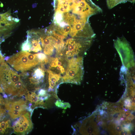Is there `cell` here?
Returning <instances> with one entry per match:
<instances>
[{
  "mask_svg": "<svg viewBox=\"0 0 135 135\" xmlns=\"http://www.w3.org/2000/svg\"><path fill=\"white\" fill-rule=\"evenodd\" d=\"M0 82L4 91L9 96L20 97L28 92L20 75L4 61L0 64Z\"/></svg>",
  "mask_w": 135,
  "mask_h": 135,
  "instance_id": "1",
  "label": "cell"
},
{
  "mask_svg": "<svg viewBox=\"0 0 135 135\" xmlns=\"http://www.w3.org/2000/svg\"><path fill=\"white\" fill-rule=\"evenodd\" d=\"M5 59L16 71L24 72L40 64H44L40 60L38 54H33L22 51Z\"/></svg>",
  "mask_w": 135,
  "mask_h": 135,
  "instance_id": "2",
  "label": "cell"
},
{
  "mask_svg": "<svg viewBox=\"0 0 135 135\" xmlns=\"http://www.w3.org/2000/svg\"><path fill=\"white\" fill-rule=\"evenodd\" d=\"M92 39L76 38L67 40L60 55L69 59L74 57L82 56L90 47Z\"/></svg>",
  "mask_w": 135,
  "mask_h": 135,
  "instance_id": "3",
  "label": "cell"
},
{
  "mask_svg": "<svg viewBox=\"0 0 135 135\" xmlns=\"http://www.w3.org/2000/svg\"><path fill=\"white\" fill-rule=\"evenodd\" d=\"M82 56L68 59V64L65 73L62 77V82L80 84L84 74Z\"/></svg>",
  "mask_w": 135,
  "mask_h": 135,
  "instance_id": "4",
  "label": "cell"
},
{
  "mask_svg": "<svg viewBox=\"0 0 135 135\" xmlns=\"http://www.w3.org/2000/svg\"><path fill=\"white\" fill-rule=\"evenodd\" d=\"M114 46L119 54L123 65L127 69L134 66V52L130 44L123 37L114 40Z\"/></svg>",
  "mask_w": 135,
  "mask_h": 135,
  "instance_id": "5",
  "label": "cell"
},
{
  "mask_svg": "<svg viewBox=\"0 0 135 135\" xmlns=\"http://www.w3.org/2000/svg\"><path fill=\"white\" fill-rule=\"evenodd\" d=\"M5 101V109L8 111V115L13 119L18 118L26 113L28 108L26 101L23 98L16 100L6 99Z\"/></svg>",
  "mask_w": 135,
  "mask_h": 135,
  "instance_id": "6",
  "label": "cell"
},
{
  "mask_svg": "<svg viewBox=\"0 0 135 135\" xmlns=\"http://www.w3.org/2000/svg\"><path fill=\"white\" fill-rule=\"evenodd\" d=\"M30 113L26 112L15 121L12 126L14 133L18 135L28 134L33 128Z\"/></svg>",
  "mask_w": 135,
  "mask_h": 135,
  "instance_id": "7",
  "label": "cell"
},
{
  "mask_svg": "<svg viewBox=\"0 0 135 135\" xmlns=\"http://www.w3.org/2000/svg\"><path fill=\"white\" fill-rule=\"evenodd\" d=\"M40 31L41 36L40 38L44 53L46 55L50 56L54 52L56 38L54 36L45 35L42 31Z\"/></svg>",
  "mask_w": 135,
  "mask_h": 135,
  "instance_id": "8",
  "label": "cell"
},
{
  "mask_svg": "<svg viewBox=\"0 0 135 135\" xmlns=\"http://www.w3.org/2000/svg\"><path fill=\"white\" fill-rule=\"evenodd\" d=\"M44 64L38 65L33 69L31 76L29 78L31 83L37 85L43 81L45 75Z\"/></svg>",
  "mask_w": 135,
  "mask_h": 135,
  "instance_id": "9",
  "label": "cell"
},
{
  "mask_svg": "<svg viewBox=\"0 0 135 135\" xmlns=\"http://www.w3.org/2000/svg\"><path fill=\"white\" fill-rule=\"evenodd\" d=\"M15 19L11 15L10 11L0 14V24L11 30L19 21Z\"/></svg>",
  "mask_w": 135,
  "mask_h": 135,
  "instance_id": "10",
  "label": "cell"
},
{
  "mask_svg": "<svg viewBox=\"0 0 135 135\" xmlns=\"http://www.w3.org/2000/svg\"><path fill=\"white\" fill-rule=\"evenodd\" d=\"M25 96V98L34 106H41L44 104V101L39 95L34 92H29L28 91Z\"/></svg>",
  "mask_w": 135,
  "mask_h": 135,
  "instance_id": "11",
  "label": "cell"
},
{
  "mask_svg": "<svg viewBox=\"0 0 135 135\" xmlns=\"http://www.w3.org/2000/svg\"><path fill=\"white\" fill-rule=\"evenodd\" d=\"M48 74V83L54 82L56 84L60 80L62 81V77L61 75L56 73L48 69L47 70Z\"/></svg>",
  "mask_w": 135,
  "mask_h": 135,
  "instance_id": "12",
  "label": "cell"
},
{
  "mask_svg": "<svg viewBox=\"0 0 135 135\" xmlns=\"http://www.w3.org/2000/svg\"><path fill=\"white\" fill-rule=\"evenodd\" d=\"M10 128V120H4L0 122V135L7 133Z\"/></svg>",
  "mask_w": 135,
  "mask_h": 135,
  "instance_id": "13",
  "label": "cell"
},
{
  "mask_svg": "<svg viewBox=\"0 0 135 135\" xmlns=\"http://www.w3.org/2000/svg\"><path fill=\"white\" fill-rule=\"evenodd\" d=\"M135 0H106L107 6L109 9H111L117 5L127 2L134 3Z\"/></svg>",
  "mask_w": 135,
  "mask_h": 135,
  "instance_id": "14",
  "label": "cell"
},
{
  "mask_svg": "<svg viewBox=\"0 0 135 135\" xmlns=\"http://www.w3.org/2000/svg\"><path fill=\"white\" fill-rule=\"evenodd\" d=\"M63 26L62 28H61L58 32L65 37L70 32L71 26L70 25L68 24H66Z\"/></svg>",
  "mask_w": 135,
  "mask_h": 135,
  "instance_id": "15",
  "label": "cell"
},
{
  "mask_svg": "<svg viewBox=\"0 0 135 135\" xmlns=\"http://www.w3.org/2000/svg\"><path fill=\"white\" fill-rule=\"evenodd\" d=\"M62 14L59 11H56L55 19L57 23H59L62 21L63 18Z\"/></svg>",
  "mask_w": 135,
  "mask_h": 135,
  "instance_id": "16",
  "label": "cell"
},
{
  "mask_svg": "<svg viewBox=\"0 0 135 135\" xmlns=\"http://www.w3.org/2000/svg\"><path fill=\"white\" fill-rule=\"evenodd\" d=\"M2 106L0 105V121L4 118L6 112V110L3 108Z\"/></svg>",
  "mask_w": 135,
  "mask_h": 135,
  "instance_id": "17",
  "label": "cell"
},
{
  "mask_svg": "<svg viewBox=\"0 0 135 135\" xmlns=\"http://www.w3.org/2000/svg\"><path fill=\"white\" fill-rule=\"evenodd\" d=\"M11 30L8 28L0 24V33L7 31H10Z\"/></svg>",
  "mask_w": 135,
  "mask_h": 135,
  "instance_id": "18",
  "label": "cell"
},
{
  "mask_svg": "<svg viewBox=\"0 0 135 135\" xmlns=\"http://www.w3.org/2000/svg\"><path fill=\"white\" fill-rule=\"evenodd\" d=\"M5 100H4L2 96L0 94V105H4Z\"/></svg>",
  "mask_w": 135,
  "mask_h": 135,
  "instance_id": "19",
  "label": "cell"
},
{
  "mask_svg": "<svg viewBox=\"0 0 135 135\" xmlns=\"http://www.w3.org/2000/svg\"><path fill=\"white\" fill-rule=\"evenodd\" d=\"M4 61V58L2 55L0 51V64Z\"/></svg>",
  "mask_w": 135,
  "mask_h": 135,
  "instance_id": "20",
  "label": "cell"
},
{
  "mask_svg": "<svg viewBox=\"0 0 135 135\" xmlns=\"http://www.w3.org/2000/svg\"></svg>",
  "mask_w": 135,
  "mask_h": 135,
  "instance_id": "21",
  "label": "cell"
}]
</instances>
